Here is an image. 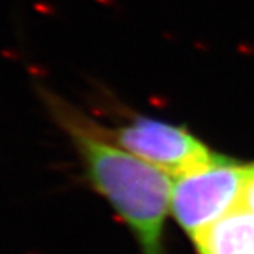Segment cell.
Returning <instances> with one entry per match:
<instances>
[{
  "label": "cell",
  "instance_id": "obj_1",
  "mask_svg": "<svg viewBox=\"0 0 254 254\" xmlns=\"http://www.w3.org/2000/svg\"><path fill=\"white\" fill-rule=\"evenodd\" d=\"M34 89L48 118L78 158L83 178L130 230L141 253L164 254L170 175L120 147L104 124L46 83L37 81Z\"/></svg>",
  "mask_w": 254,
  "mask_h": 254
},
{
  "label": "cell",
  "instance_id": "obj_2",
  "mask_svg": "<svg viewBox=\"0 0 254 254\" xmlns=\"http://www.w3.org/2000/svg\"><path fill=\"white\" fill-rule=\"evenodd\" d=\"M251 176L253 166H239L221 155L207 167L178 176L172 189L170 208L191 241L242 208Z\"/></svg>",
  "mask_w": 254,
  "mask_h": 254
},
{
  "label": "cell",
  "instance_id": "obj_3",
  "mask_svg": "<svg viewBox=\"0 0 254 254\" xmlns=\"http://www.w3.org/2000/svg\"><path fill=\"white\" fill-rule=\"evenodd\" d=\"M106 129L120 147L173 176L207 167L219 156L184 127L136 114Z\"/></svg>",
  "mask_w": 254,
  "mask_h": 254
},
{
  "label": "cell",
  "instance_id": "obj_4",
  "mask_svg": "<svg viewBox=\"0 0 254 254\" xmlns=\"http://www.w3.org/2000/svg\"><path fill=\"white\" fill-rule=\"evenodd\" d=\"M193 242L199 254H254V213L236 210Z\"/></svg>",
  "mask_w": 254,
  "mask_h": 254
},
{
  "label": "cell",
  "instance_id": "obj_5",
  "mask_svg": "<svg viewBox=\"0 0 254 254\" xmlns=\"http://www.w3.org/2000/svg\"><path fill=\"white\" fill-rule=\"evenodd\" d=\"M242 208L254 213V166H253V176H251L250 183H248V186L245 189L244 201H242Z\"/></svg>",
  "mask_w": 254,
  "mask_h": 254
}]
</instances>
